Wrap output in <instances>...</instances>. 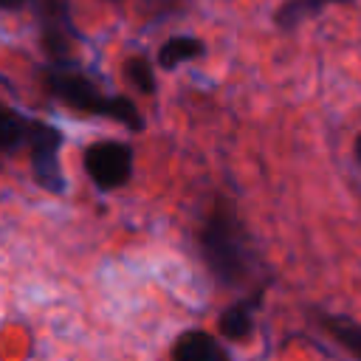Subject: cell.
<instances>
[{
    "mask_svg": "<svg viewBox=\"0 0 361 361\" xmlns=\"http://www.w3.org/2000/svg\"><path fill=\"white\" fill-rule=\"evenodd\" d=\"M25 144L31 147V166H34L37 183L48 192H62L65 189V178H62V166H59L62 133L45 121H31Z\"/></svg>",
    "mask_w": 361,
    "mask_h": 361,
    "instance_id": "4",
    "label": "cell"
},
{
    "mask_svg": "<svg viewBox=\"0 0 361 361\" xmlns=\"http://www.w3.org/2000/svg\"><path fill=\"white\" fill-rule=\"evenodd\" d=\"M107 3H116V0H107Z\"/></svg>",
    "mask_w": 361,
    "mask_h": 361,
    "instance_id": "16",
    "label": "cell"
},
{
    "mask_svg": "<svg viewBox=\"0 0 361 361\" xmlns=\"http://www.w3.org/2000/svg\"><path fill=\"white\" fill-rule=\"evenodd\" d=\"M353 158H355V164H358V169H361V133L355 135V144H353Z\"/></svg>",
    "mask_w": 361,
    "mask_h": 361,
    "instance_id": "13",
    "label": "cell"
},
{
    "mask_svg": "<svg viewBox=\"0 0 361 361\" xmlns=\"http://www.w3.org/2000/svg\"><path fill=\"white\" fill-rule=\"evenodd\" d=\"M262 296H265V290L257 288L251 296L237 299L234 305H228V307L220 313L217 327H220V333H223L228 341H245V338L251 336L257 310H259V305H262Z\"/></svg>",
    "mask_w": 361,
    "mask_h": 361,
    "instance_id": "6",
    "label": "cell"
},
{
    "mask_svg": "<svg viewBox=\"0 0 361 361\" xmlns=\"http://www.w3.org/2000/svg\"><path fill=\"white\" fill-rule=\"evenodd\" d=\"M121 73H124V82L138 90L141 96H152L155 93V68L149 65L147 56L135 54V56H127L124 65H121Z\"/></svg>",
    "mask_w": 361,
    "mask_h": 361,
    "instance_id": "11",
    "label": "cell"
},
{
    "mask_svg": "<svg viewBox=\"0 0 361 361\" xmlns=\"http://www.w3.org/2000/svg\"><path fill=\"white\" fill-rule=\"evenodd\" d=\"M344 3H353V0H282V3L274 8L271 20H274V25H276L279 31H293V28H299L302 23H307L310 17L322 14L324 8H330V6H344Z\"/></svg>",
    "mask_w": 361,
    "mask_h": 361,
    "instance_id": "8",
    "label": "cell"
},
{
    "mask_svg": "<svg viewBox=\"0 0 361 361\" xmlns=\"http://www.w3.org/2000/svg\"><path fill=\"white\" fill-rule=\"evenodd\" d=\"M197 248L209 274L226 288L248 285L259 268L251 231L228 197H217L203 214L197 226Z\"/></svg>",
    "mask_w": 361,
    "mask_h": 361,
    "instance_id": "1",
    "label": "cell"
},
{
    "mask_svg": "<svg viewBox=\"0 0 361 361\" xmlns=\"http://www.w3.org/2000/svg\"><path fill=\"white\" fill-rule=\"evenodd\" d=\"M206 56V42L200 37H192V34H172L161 42L158 48V68L164 71H175L186 62H195Z\"/></svg>",
    "mask_w": 361,
    "mask_h": 361,
    "instance_id": "9",
    "label": "cell"
},
{
    "mask_svg": "<svg viewBox=\"0 0 361 361\" xmlns=\"http://www.w3.org/2000/svg\"><path fill=\"white\" fill-rule=\"evenodd\" d=\"M172 361H228V353L206 330H186L172 344Z\"/></svg>",
    "mask_w": 361,
    "mask_h": 361,
    "instance_id": "7",
    "label": "cell"
},
{
    "mask_svg": "<svg viewBox=\"0 0 361 361\" xmlns=\"http://www.w3.org/2000/svg\"><path fill=\"white\" fill-rule=\"evenodd\" d=\"M324 330L353 355L361 361V322H353L347 316H336V313H324L322 316Z\"/></svg>",
    "mask_w": 361,
    "mask_h": 361,
    "instance_id": "10",
    "label": "cell"
},
{
    "mask_svg": "<svg viewBox=\"0 0 361 361\" xmlns=\"http://www.w3.org/2000/svg\"><path fill=\"white\" fill-rule=\"evenodd\" d=\"M133 161H135L133 147L127 141H113V138L90 144L82 155L87 178L102 192H113V189L127 186L133 178Z\"/></svg>",
    "mask_w": 361,
    "mask_h": 361,
    "instance_id": "3",
    "label": "cell"
},
{
    "mask_svg": "<svg viewBox=\"0 0 361 361\" xmlns=\"http://www.w3.org/2000/svg\"><path fill=\"white\" fill-rule=\"evenodd\" d=\"M39 25L48 54L56 59H68L76 42V28L71 23L65 0H39Z\"/></svg>",
    "mask_w": 361,
    "mask_h": 361,
    "instance_id": "5",
    "label": "cell"
},
{
    "mask_svg": "<svg viewBox=\"0 0 361 361\" xmlns=\"http://www.w3.org/2000/svg\"><path fill=\"white\" fill-rule=\"evenodd\" d=\"M45 87L56 102H62L65 107H71L76 113L110 118V121H116V124H121L133 133L144 130V116H141V110L135 107L133 99L118 96V93H102L99 85L93 79H87L73 65L51 68L48 76H45Z\"/></svg>",
    "mask_w": 361,
    "mask_h": 361,
    "instance_id": "2",
    "label": "cell"
},
{
    "mask_svg": "<svg viewBox=\"0 0 361 361\" xmlns=\"http://www.w3.org/2000/svg\"><path fill=\"white\" fill-rule=\"evenodd\" d=\"M25 6V0H0V8H20Z\"/></svg>",
    "mask_w": 361,
    "mask_h": 361,
    "instance_id": "14",
    "label": "cell"
},
{
    "mask_svg": "<svg viewBox=\"0 0 361 361\" xmlns=\"http://www.w3.org/2000/svg\"><path fill=\"white\" fill-rule=\"evenodd\" d=\"M152 3H158V6H172L175 0H152Z\"/></svg>",
    "mask_w": 361,
    "mask_h": 361,
    "instance_id": "15",
    "label": "cell"
},
{
    "mask_svg": "<svg viewBox=\"0 0 361 361\" xmlns=\"http://www.w3.org/2000/svg\"><path fill=\"white\" fill-rule=\"evenodd\" d=\"M28 118H23L17 110L0 104V152L17 149L28 138Z\"/></svg>",
    "mask_w": 361,
    "mask_h": 361,
    "instance_id": "12",
    "label": "cell"
}]
</instances>
